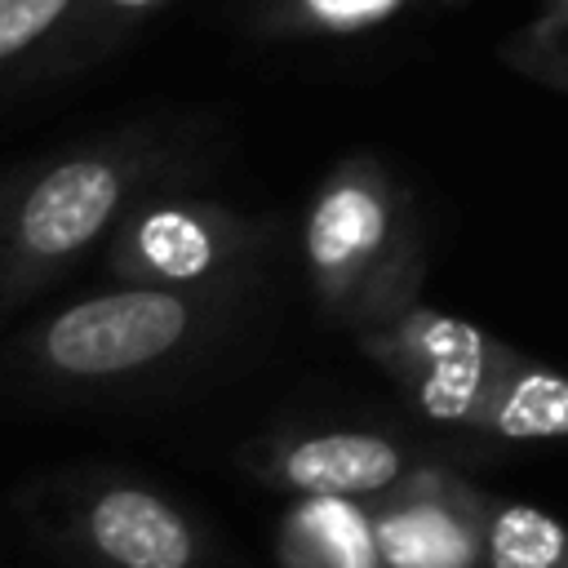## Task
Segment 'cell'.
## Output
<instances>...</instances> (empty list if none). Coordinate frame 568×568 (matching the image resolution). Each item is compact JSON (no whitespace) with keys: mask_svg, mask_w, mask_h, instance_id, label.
Returning a JSON list of instances; mask_svg holds the SVG:
<instances>
[{"mask_svg":"<svg viewBox=\"0 0 568 568\" xmlns=\"http://www.w3.org/2000/svg\"><path fill=\"white\" fill-rule=\"evenodd\" d=\"M164 173L169 146L146 129H120L9 178L0 186V302L13 306L58 280L160 191Z\"/></svg>","mask_w":568,"mask_h":568,"instance_id":"cell-1","label":"cell"},{"mask_svg":"<svg viewBox=\"0 0 568 568\" xmlns=\"http://www.w3.org/2000/svg\"><path fill=\"white\" fill-rule=\"evenodd\" d=\"M266 226L231 204L178 191L138 200L111 235L106 266L120 284H164L195 293H226L262 253Z\"/></svg>","mask_w":568,"mask_h":568,"instance_id":"cell-4","label":"cell"},{"mask_svg":"<svg viewBox=\"0 0 568 568\" xmlns=\"http://www.w3.org/2000/svg\"><path fill=\"white\" fill-rule=\"evenodd\" d=\"M466 430L497 439H568V377L515 351L488 382Z\"/></svg>","mask_w":568,"mask_h":568,"instance_id":"cell-9","label":"cell"},{"mask_svg":"<svg viewBox=\"0 0 568 568\" xmlns=\"http://www.w3.org/2000/svg\"><path fill=\"white\" fill-rule=\"evenodd\" d=\"M501 62L555 93H568V0H537L532 18L501 40Z\"/></svg>","mask_w":568,"mask_h":568,"instance_id":"cell-14","label":"cell"},{"mask_svg":"<svg viewBox=\"0 0 568 568\" xmlns=\"http://www.w3.org/2000/svg\"><path fill=\"white\" fill-rule=\"evenodd\" d=\"M222 293L124 284L62 306L27 337V364L62 386H115L133 382L186 346H195L217 320Z\"/></svg>","mask_w":568,"mask_h":568,"instance_id":"cell-3","label":"cell"},{"mask_svg":"<svg viewBox=\"0 0 568 568\" xmlns=\"http://www.w3.org/2000/svg\"><path fill=\"white\" fill-rule=\"evenodd\" d=\"M71 541L98 568H209V541L164 493L102 479L71 506Z\"/></svg>","mask_w":568,"mask_h":568,"instance_id":"cell-6","label":"cell"},{"mask_svg":"<svg viewBox=\"0 0 568 568\" xmlns=\"http://www.w3.org/2000/svg\"><path fill=\"white\" fill-rule=\"evenodd\" d=\"M417 0H266L262 27L293 40H342L395 22Z\"/></svg>","mask_w":568,"mask_h":568,"instance_id":"cell-12","label":"cell"},{"mask_svg":"<svg viewBox=\"0 0 568 568\" xmlns=\"http://www.w3.org/2000/svg\"><path fill=\"white\" fill-rule=\"evenodd\" d=\"M164 4L169 0H80L75 18L44 49L49 53V71H71V67L98 62L102 53H111L129 31H138Z\"/></svg>","mask_w":568,"mask_h":568,"instance_id":"cell-13","label":"cell"},{"mask_svg":"<svg viewBox=\"0 0 568 568\" xmlns=\"http://www.w3.org/2000/svg\"><path fill=\"white\" fill-rule=\"evenodd\" d=\"M302 266L328 320L368 333L422 297L426 235L413 195L377 155H342L302 217Z\"/></svg>","mask_w":568,"mask_h":568,"instance_id":"cell-2","label":"cell"},{"mask_svg":"<svg viewBox=\"0 0 568 568\" xmlns=\"http://www.w3.org/2000/svg\"><path fill=\"white\" fill-rule=\"evenodd\" d=\"M488 497L444 470H413L373 506L382 568H484Z\"/></svg>","mask_w":568,"mask_h":568,"instance_id":"cell-7","label":"cell"},{"mask_svg":"<svg viewBox=\"0 0 568 568\" xmlns=\"http://www.w3.org/2000/svg\"><path fill=\"white\" fill-rule=\"evenodd\" d=\"M359 342L426 417L448 426H470L488 382L515 359V351L484 328L444 311H426L422 302L390 324L359 333Z\"/></svg>","mask_w":568,"mask_h":568,"instance_id":"cell-5","label":"cell"},{"mask_svg":"<svg viewBox=\"0 0 568 568\" xmlns=\"http://www.w3.org/2000/svg\"><path fill=\"white\" fill-rule=\"evenodd\" d=\"M253 470L271 488L306 501H359L395 488L413 475V462L377 430H311L266 439L253 453Z\"/></svg>","mask_w":568,"mask_h":568,"instance_id":"cell-8","label":"cell"},{"mask_svg":"<svg viewBox=\"0 0 568 568\" xmlns=\"http://www.w3.org/2000/svg\"><path fill=\"white\" fill-rule=\"evenodd\" d=\"M484 568H568V524L528 501H488Z\"/></svg>","mask_w":568,"mask_h":568,"instance_id":"cell-10","label":"cell"},{"mask_svg":"<svg viewBox=\"0 0 568 568\" xmlns=\"http://www.w3.org/2000/svg\"><path fill=\"white\" fill-rule=\"evenodd\" d=\"M288 532L306 568H377L382 564L373 519L364 524L351 510V501H311Z\"/></svg>","mask_w":568,"mask_h":568,"instance_id":"cell-11","label":"cell"},{"mask_svg":"<svg viewBox=\"0 0 568 568\" xmlns=\"http://www.w3.org/2000/svg\"><path fill=\"white\" fill-rule=\"evenodd\" d=\"M75 9L80 0H0V75L36 71V53L58 40Z\"/></svg>","mask_w":568,"mask_h":568,"instance_id":"cell-15","label":"cell"}]
</instances>
